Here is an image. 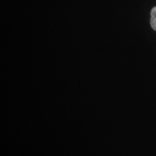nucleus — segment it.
Masks as SVG:
<instances>
[{"label":"nucleus","instance_id":"f257e3e1","mask_svg":"<svg viewBox=\"0 0 156 156\" xmlns=\"http://www.w3.org/2000/svg\"><path fill=\"white\" fill-rule=\"evenodd\" d=\"M151 24L152 28L156 31V6L151 11Z\"/></svg>","mask_w":156,"mask_h":156}]
</instances>
